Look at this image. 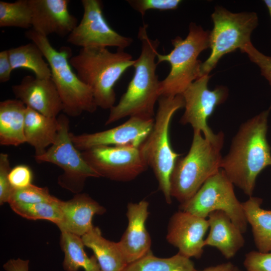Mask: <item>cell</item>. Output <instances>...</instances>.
<instances>
[{
    "mask_svg": "<svg viewBox=\"0 0 271 271\" xmlns=\"http://www.w3.org/2000/svg\"><path fill=\"white\" fill-rule=\"evenodd\" d=\"M193 262L178 253L171 257L161 258L152 251L139 259L128 263L122 271H194Z\"/></svg>",
    "mask_w": 271,
    "mask_h": 271,
    "instance_id": "obj_27",
    "label": "cell"
},
{
    "mask_svg": "<svg viewBox=\"0 0 271 271\" xmlns=\"http://www.w3.org/2000/svg\"><path fill=\"white\" fill-rule=\"evenodd\" d=\"M61 218L57 225L61 232L82 237L91 230L95 214H102L106 210L85 193L76 194L72 199L61 201Z\"/></svg>",
    "mask_w": 271,
    "mask_h": 271,
    "instance_id": "obj_19",
    "label": "cell"
},
{
    "mask_svg": "<svg viewBox=\"0 0 271 271\" xmlns=\"http://www.w3.org/2000/svg\"><path fill=\"white\" fill-rule=\"evenodd\" d=\"M210 33L191 22L187 37L177 36L171 40L173 49L168 54H158L157 64L167 62L170 71L160 81V96L174 97L181 94L194 81L201 77L202 62L198 59L200 53L210 48Z\"/></svg>",
    "mask_w": 271,
    "mask_h": 271,
    "instance_id": "obj_6",
    "label": "cell"
},
{
    "mask_svg": "<svg viewBox=\"0 0 271 271\" xmlns=\"http://www.w3.org/2000/svg\"><path fill=\"white\" fill-rule=\"evenodd\" d=\"M13 70L26 68L32 71L35 77L40 79L51 78L49 64L39 47L34 43L8 50Z\"/></svg>",
    "mask_w": 271,
    "mask_h": 271,
    "instance_id": "obj_26",
    "label": "cell"
},
{
    "mask_svg": "<svg viewBox=\"0 0 271 271\" xmlns=\"http://www.w3.org/2000/svg\"><path fill=\"white\" fill-rule=\"evenodd\" d=\"M270 108L241 124L222 160L221 169L228 179L249 197L253 194L258 175L271 166V149L266 138Z\"/></svg>",
    "mask_w": 271,
    "mask_h": 271,
    "instance_id": "obj_1",
    "label": "cell"
},
{
    "mask_svg": "<svg viewBox=\"0 0 271 271\" xmlns=\"http://www.w3.org/2000/svg\"><path fill=\"white\" fill-rule=\"evenodd\" d=\"M27 106L18 99L0 102V145L17 147L26 143L25 121Z\"/></svg>",
    "mask_w": 271,
    "mask_h": 271,
    "instance_id": "obj_22",
    "label": "cell"
},
{
    "mask_svg": "<svg viewBox=\"0 0 271 271\" xmlns=\"http://www.w3.org/2000/svg\"><path fill=\"white\" fill-rule=\"evenodd\" d=\"M208 229L206 218L179 210L170 219L166 239L178 249L181 254L199 258L204 251V238Z\"/></svg>",
    "mask_w": 271,
    "mask_h": 271,
    "instance_id": "obj_15",
    "label": "cell"
},
{
    "mask_svg": "<svg viewBox=\"0 0 271 271\" xmlns=\"http://www.w3.org/2000/svg\"><path fill=\"white\" fill-rule=\"evenodd\" d=\"M148 27L144 24L139 28L138 37L141 42V52L132 66L133 77L119 102L109 109L106 125L126 117L154 119L155 105L160 97V81L156 73L158 64L155 62L160 41L149 37Z\"/></svg>",
    "mask_w": 271,
    "mask_h": 271,
    "instance_id": "obj_2",
    "label": "cell"
},
{
    "mask_svg": "<svg viewBox=\"0 0 271 271\" xmlns=\"http://www.w3.org/2000/svg\"><path fill=\"white\" fill-rule=\"evenodd\" d=\"M32 14L29 0L0 1V27L29 29Z\"/></svg>",
    "mask_w": 271,
    "mask_h": 271,
    "instance_id": "obj_28",
    "label": "cell"
},
{
    "mask_svg": "<svg viewBox=\"0 0 271 271\" xmlns=\"http://www.w3.org/2000/svg\"><path fill=\"white\" fill-rule=\"evenodd\" d=\"M148 207L149 203L146 200L127 205V226L117 242L127 264L151 251L152 240L145 226L149 214Z\"/></svg>",
    "mask_w": 271,
    "mask_h": 271,
    "instance_id": "obj_18",
    "label": "cell"
},
{
    "mask_svg": "<svg viewBox=\"0 0 271 271\" xmlns=\"http://www.w3.org/2000/svg\"><path fill=\"white\" fill-rule=\"evenodd\" d=\"M262 202L261 198L252 196L242 205L258 251L268 253L271 252V210L261 208Z\"/></svg>",
    "mask_w": 271,
    "mask_h": 271,
    "instance_id": "obj_24",
    "label": "cell"
},
{
    "mask_svg": "<svg viewBox=\"0 0 271 271\" xmlns=\"http://www.w3.org/2000/svg\"><path fill=\"white\" fill-rule=\"evenodd\" d=\"M154 119L130 117L113 128L94 133L70 132L75 147L81 152L97 147L129 146L140 147L151 131Z\"/></svg>",
    "mask_w": 271,
    "mask_h": 271,
    "instance_id": "obj_14",
    "label": "cell"
},
{
    "mask_svg": "<svg viewBox=\"0 0 271 271\" xmlns=\"http://www.w3.org/2000/svg\"><path fill=\"white\" fill-rule=\"evenodd\" d=\"M153 128L140 147L149 167L155 174L159 188L168 204L172 203L170 178L180 155L172 149L169 138L170 122L175 113L184 107L182 94L160 96Z\"/></svg>",
    "mask_w": 271,
    "mask_h": 271,
    "instance_id": "obj_7",
    "label": "cell"
},
{
    "mask_svg": "<svg viewBox=\"0 0 271 271\" xmlns=\"http://www.w3.org/2000/svg\"><path fill=\"white\" fill-rule=\"evenodd\" d=\"M81 153L86 162L100 177L111 180L131 181L149 167L140 147L101 146Z\"/></svg>",
    "mask_w": 271,
    "mask_h": 271,
    "instance_id": "obj_11",
    "label": "cell"
},
{
    "mask_svg": "<svg viewBox=\"0 0 271 271\" xmlns=\"http://www.w3.org/2000/svg\"><path fill=\"white\" fill-rule=\"evenodd\" d=\"M59 126L57 117L46 116L27 107L25 137L26 143L34 148V156L43 155L55 142Z\"/></svg>",
    "mask_w": 271,
    "mask_h": 271,
    "instance_id": "obj_21",
    "label": "cell"
},
{
    "mask_svg": "<svg viewBox=\"0 0 271 271\" xmlns=\"http://www.w3.org/2000/svg\"><path fill=\"white\" fill-rule=\"evenodd\" d=\"M57 119L59 126L55 142L44 154L34 156V159L38 163H49L59 167L63 173L58 178V184L78 194L82 190L87 178L100 176L86 162L81 152L73 143L70 136L68 116L60 114Z\"/></svg>",
    "mask_w": 271,
    "mask_h": 271,
    "instance_id": "obj_9",
    "label": "cell"
},
{
    "mask_svg": "<svg viewBox=\"0 0 271 271\" xmlns=\"http://www.w3.org/2000/svg\"><path fill=\"white\" fill-rule=\"evenodd\" d=\"M16 99L27 107L49 117L56 118L63 110L62 102L52 78L40 79L31 75L12 86Z\"/></svg>",
    "mask_w": 271,
    "mask_h": 271,
    "instance_id": "obj_16",
    "label": "cell"
},
{
    "mask_svg": "<svg viewBox=\"0 0 271 271\" xmlns=\"http://www.w3.org/2000/svg\"><path fill=\"white\" fill-rule=\"evenodd\" d=\"M25 36L39 47L49 64L51 78L62 102L64 114L76 117L84 112H95L98 107L91 89L78 78L70 64L72 57L70 48L63 46L57 50L47 37L32 29L26 31Z\"/></svg>",
    "mask_w": 271,
    "mask_h": 271,
    "instance_id": "obj_5",
    "label": "cell"
},
{
    "mask_svg": "<svg viewBox=\"0 0 271 271\" xmlns=\"http://www.w3.org/2000/svg\"><path fill=\"white\" fill-rule=\"evenodd\" d=\"M188 154L178 159L170 178L171 196L180 204L191 198L204 182L221 169L224 134L219 131L214 138H205L193 131Z\"/></svg>",
    "mask_w": 271,
    "mask_h": 271,
    "instance_id": "obj_4",
    "label": "cell"
},
{
    "mask_svg": "<svg viewBox=\"0 0 271 271\" xmlns=\"http://www.w3.org/2000/svg\"><path fill=\"white\" fill-rule=\"evenodd\" d=\"M3 267L7 271H29V260L12 259L8 260Z\"/></svg>",
    "mask_w": 271,
    "mask_h": 271,
    "instance_id": "obj_37",
    "label": "cell"
},
{
    "mask_svg": "<svg viewBox=\"0 0 271 271\" xmlns=\"http://www.w3.org/2000/svg\"><path fill=\"white\" fill-rule=\"evenodd\" d=\"M61 200L35 204L11 203L12 209L21 216L30 220H47L57 225L61 220Z\"/></svg>",
    "mask_w": 271,
    "mask_h": 271,
    "instance_id": "obj_29",
    "label": "cell"
},
{
    "mask_svg": "<svg viewBox=\"0 0 271 271\" xmlns=\"http://www.w3.org/2000/svg\"><path fill=\"white\" fill-rule=\"evenodd\" d=\"M29 1L32 14V29L41 35L68 36L78 25L77 18L69 12V0Z\"/></svg>",
    "mask_w": 271,
    "mask_h": 271,
    "instance_id": "obj_17",
    "label": "cell"
},
{
    "mask_svg": "<svg viewBox=\"0 0 271 271\" xmlns=\"http://www.w3.org/2000/svg\"><path fill=\"white\" fill-rule=\"evenodd\" d=\"M60 245L65 255L63 266L66 271H101L94 255L89 257L86 253L81 237L72 233L61 232Z\"/></svg>",
    "mask_w": 271,
    "mask_h": 271,
    "instance_id": "obj_25",
    "label": "cell"
},
{
    "mask_svg": "<svg viewBox=\"0 0 271 271\" xmlns=\"http://www.w3.org/2000/svg\"><path fill=\"white\" fill-rule=\"evenodd\" d=\"M33 177L32 171L28 166L19 165L11 169L9 179L13 188L19 189L32 184Z\"/></svg>",
    "mask_w": 271,
    "mask_h": 271,
    "instance_id": "obj_35",
    "label": "cell"
},
{
    "mask_svg": "<svg viewBox=\"0 0 271 271\" xmlns=\"http://www.w3.org/2000/svg\"><path fill=\"white\" fill-rule=\"evenodd\" d=\"M13 70L8 50L2 51L0 52V82L5 83L9 81Z\"/></svg>",
    "mask_w": 271,
    "mask_h": 271,
    "instance_id": "obj_36",
    "label": "cell"
},
{
    "mask_svg": "<svg viewBox=\"0 0 271 271\" xmlns=\"http://www.w3.org/2000/svg\"><path fill=\"white\" fill-rule=\"evenodd\" d=\"M81 238L93 252L101 271H122L127 265L118 243L103 237L99 227L94 226Z\"/></svg>",
    "mask_w": 271,
    "mask_h": 271,
    "instance_id": "obj_23",
    "label": "cell"
},
{
    "mask_svg": "<svg viewBox=\"0 0 271 271\" xmlns=\"http://www.w3.org/2000/svg\"><path fill=\"white\" fill-rule=\"evenodd\" d=\"M213 28L210 33L209 56L201 66V75H209L225 55L240 51L251 43L250 37L258 24L254 12L232 13L221 6L211 14Z\"/></svg>",
    "mask_w": 271,
    "mask_h": 271,
    "instance_id": "obj_8",
    "label": "cell"
},
{
    "mask_svg": "<svg viewBox=\"0 0 271 271\" xmlns=\"http://www.w3.org/2000/svg\"><path fill=\"white\" fill-rule=\"evenodd\" d=\"M263 3L265 4L267 9L271 21V0H264Z\"/></svg>",
    "mask_w": 271,
    "mask_h": 271,
    "instance_id": "obj_39",
    "label": "cell"
},
{
    "mask_svg": "<svg viewBox=\"0 0 271 271\" xmlns=\"http://www.w3.org/2000/svg\"><path fill=\"white\" fill-rule=\"evenodd\" d=\"M210 77L209 75L201 76L181 94L185 102V111L180 121L182 124H190L193 131L201 132L208 139L214 138L216 134L207 125V120L228 96V89L224 86H218L213 90L208 88Z\"/></svg>",
    "mask_w": 271,
    "mask_h": 271,
    "instance_id": "obj_13",
    "label": "cell"
},
{
    "mask_svg": "<svg viewBox=\"0 0 271 271\" xmlns=\"http://www.w3.org/2000/svg\"><path fill=\"white\" fill-rule=\"evenodd\" d=\"M11 170L9 155L6 153L0 154V204L8 202L13 190L9 175Z\"/></svg>",
    "mask_w": 271,
    "mask_h": 271,
    "instance_id": "obj_33",
    "label": "cell"
},
{
    "mask_svg": "<svg viewBox=\"0 0 271 271\" xmlns=\"http://www.w3.org/2000/svg\"><path fill=\"white\" fill-rule=\"evenodd\" d=\"M235 271H240V270H238L237 268H236Z\"/></svg>",
    "mask_w": 271,
    "mask_h": 271,
    "instance_id": "obj_40",
    "label": "cell"
},
{
    "mask_svg": "<svg viewBox=\"0 0 271 271\" xmlns=\"http://www.w3.org/2000/svg\"><path fill=\"white\" fill-rule=\"evenodd\" d=\"M58 199L50 194L47 187H40L32 184L24 188L14 189L8 203L35 204L54 202Z\"/></svg>",
    "mask_w": 271,
    "mask_h": 271,
    "instance_id": "obj_30",
    "label": "cell"
},
{
    "mask_svg": "<svg viewBox=\"0 0 271 271\" xmlns=\"http://www.w3.org/2000/svg\"><path fill=\"white\" fill-rule=\"evenodd\" d=\"M135 60L124 50L115 52L107 48H81L69 62L78 78L92 90L97 107L110 109L115 105L114 87Z\"/></svg>",
    "mask_w": 271,
    "mask_h": 271,
    "instance_id": "obj_3",
    "label": "cell"
},
{
    "mask_svg": "<svg viewBox=\"0 0 271 271\" xmlns=\"http://www.w3.org/2000/svg\"><path fill=\"white\" fill-rule=\"evenodd\" d=\"M240 51L246 53L249 60L258 67L261 75L271 86V56L260 52L251 42L247 44Z\"/></svg>",
    "mask_w": 271,
    "mask_h": 271,
    "instance_id": "obj_32",
    "label": "cell"
},
{
    "mask_svg": "<svg viewBox=\"0 0 271 271\" xmlns=\"http://www.w3.org/2000/svg\"><path fill=\"white\" fill-rule=\"evenodd\" d=\"M84 13L77 26L67 36L68 43L81 48L115 47L124 50L133 40L114 30L106 21L99 0H82Z\"/></svg>",
    "mask_w": 271,
    "mask_h": 271,
    "instance_id": "obj_12",
    "label": "cell"
},
{
    "mask_svg": "<svg viewBox=\"0 0 271 271\" xmlns=\"http://www.w3.org/2000/svg\"><path fill=\"white\" fill-rule=\"evenodd\" d=\"M236 267L233 264L227 262L215 266H209L202 270H195L194 271H235Z\"/></svg>",
    "mask_w": 271,
    "mask_h": 271,
    "instance_id": "obj_38",
    "label": "cell"
},
{
    "mask_svg": "<svg viewBox=\"0 0 271 271\" xmlns=\"http://www.w3.org/2000/svg\"><path fill=\"white\" fill-rule=\"evenodd\" d=\"M208 217L209 232L205 246L216 248L227 259L233 257L244 245L243 233L224 212L214 211Z\"/></svg>",
    "mask_w": 271,
    "mask_h": 271,
    "instance_id": "obj_20",
    "label": "cell"
},
{
    "mask_svg": "<svg viewBox=\"0 0 271 271\" xmlns=\"http://www.w3.org/2000/svg\"><path fill=\"white\" fill-rule=\"evenodd\" d=\"M181 0H128L127 3L143 17L150 10L160 11L175 10L182 3Z\"/></svg>",
    "mask_w": 271,
    "mask_h": 271,
    "instance_id": "obj_31",
    "label": "cell"
},
{
    "mask_svg": "<svg viewBox=\"0 0 271 271\" xmlns=\"http://www.w3.org/2000/svg\"><path fill=\"white\" fill-rule=\"evenodd\" d=\"M179 209L204 218L213 211H222L242 233L247 229L242 203L235 196L233 184L221 169L208 178L191 198L180 204Z\"/></svg>",
    "mask_w": 271,
    "mask_h": 271,
    "instance_id": "obj_10",
    "label": "cell"
},
{
    "mask_svg": "<svg viewBox=\"0 0 271 271\" xmlns=\"http://www.w3.org/2000/svg\"><path fill=\"white\" fill-rule=\"evenodd\" d=\"M243 264L246 271H271V252L251 251L246 254Z\"/></svg>",
    "mask_w": 271,
    "mask_h": 271,
    "instance_id": "obj_34",
    "label": "cell"
}]
</instances>
